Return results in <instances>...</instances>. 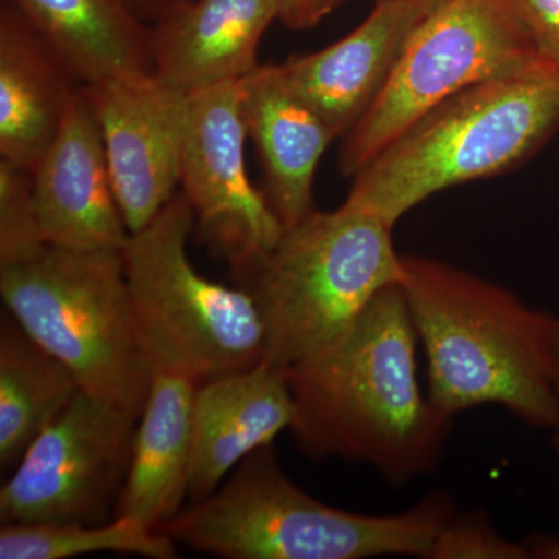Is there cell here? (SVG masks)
<instances>
[{"label": "cell", "mask_w": 559, "mask_h": 559, "mask_svg": "<svg viewBox=\"0 0 559 559\" xmlns=\"http://www.w3.org/2000/svg\"><path fill=\"white\" fill-rule=\"evenodd\" d=\"M240 81L190 95V123L180 164L179 187L202 238L248 275L282 238V223L246 165Z\"/></svg>", "instance_id": "obj_10"}, {"label": "cell", "mask_w": 559, "mask_h": 559, "mask_svg": "<svg viewBox=\"0 0 559 559\" xmlns=\"http://www.w3.org/2000/svg\"><path fill=\"white\" fill-rule=\"evenodd\" d=\"M72 370L32 340L11 314L0 325V466L11 469L79 395Z\"/></svg>", "instance_id": "obj_20"}, {"label": "cell", "mask_w": 559, "mask_h": 559, "mask_svg": "<svg viewBox=\"0 0 559 559\" xmlns=\"http://www.w3.org/2000/svg\"><path fill=\"white\" fill-rule=\"evenodd\" d=\"M44 246L33 171L0 159V266L31 259Z\"/></svg>", "instance_id": "obj_22"}, {"label": "cell", "mask_w": 559, "mask_h": 559, "mask_svg": "<svg viewBox=\"0 0 559 559\" xmlns=\"http://www.w3.org/2000/svg\"><path fill=\"white\" fill-rule=\"evenodd\" d=\"M528 559H559V536L550 533H532L522 539Z\"/></svg>", "instance_id": "obj_27"}, {"label": "cell", "mask_w": 559, "mask_h": 559, "mask_svg": "<svg viewBox=\"0 0 559 559\" xmlns=\"http://www.w3.org/2000/svg\"><path fill=\"white\" fill-rule=\"evenodd\" d=\"M197 227L178 191L121 250L131 318L154 371L194 384L252 369L266 358V329L255 297L197 271L189 240Z\"/></svg>", "instance_id": "obj_6"}, {"label": "cell", "mask_w": 559, "mask_h": 559, "mask_svg": "<svg viewBox=\"0 0 559 559\" xmlns=\"http://www.w3.org/2000/svg\"><path fill=\"white\" fill-rule=\"evenodd\" d=\"M539 58L513 0H441L412 32L380 97L342 138L341 175L353 179L439 103Z\"/></svg>", "instance_id": "obj_8"}, {"label": "cell", "mask_w": 559, "mask_h": 559, "mask_svg": "<svg viewBox=\"0 0 559 559\" xmlns=\"http://www.w3.org/2000/svg\"><path fill=\"white\" fill-rule=\"evenodd\" d=\"M44 242L121 252L130 238L110 176L100 124L83 86L33 171Z\"/></svg>", "instance_id": "obj_12"}, {"label": "cell", "mask_w": 559, "mask_h": 559, "mask_svg": "<svg viewBox=\"0 0 559 559\" xmlns=\"http://www.w3.org/2000/svg\"><path fill=\"white\" fill-rule=\"evenodd\" d=\"M540 57L559 72V0H513Z\"/></svg>", "instance_id": "obj_24"}, {"label": "cell", "mask_w": 559, "mask_h": 559, "mask_svg": "<svg viewBox=\"0 0 559 559\" xmlns=\"http://www.w3.org/2000/svg\"><path fill=\"white\" fill-rule=\"evenodd\" d=\"M83 90L100 124L121 215L134 234L178 193L190 95L154 73Z\"/></svg>", "instance_id": "obj_11"}, {"label": "cell", "mask_w": 559, "mask_h": 559, "mask_svg": "<svg viewBox=\"0 0 559 559\" xmlns=\"http://www.w3.org/2000/svg\"><path fill=\"white\" fill-rule=\"evenodd\" d=\"M178 544L131 518L103 524H3L2 559H68L92 554L139 555L150 559L179 558Z\"/></svg>", "instance_id": "obj_21"}, {"label": "cell", "mask_w": 559, "mask_h": 559, "mask_svg": "<svg viewBox=\"0 0 559 559\" xmlns=\"http://www.w3.org/2000/svg\"><path fill=\"white\" fill-rule=\"evenodd\" d=\"M559 130V72L540 57L433 106L353 176L348 200L395 227L433 194L516 170Z\"/></svg>", "instance_id": "obj_4"}, {"label": "cell", "mask_w": 559, "mask_h": 559, "mask_svg": "<svg viewBox=\"0 0 559 559\" xmlns=\"http://www.w3.org/2000/svg\"><path fill=\"white\" fill-rule=\"evenodd\" d=\"M417 348L400 283L381 290L341 336L285 370L299 450L366 463L392 487L436 473L454 418L421 389Z\"/></svg>", "instance_id": "obj_1"}, {"label": "cell", "mask_w": 559, "mask_h": 559, "mask_svg": "<svg viewBox=\"0 0 559 559\" xmlns=\"http://www.w3.org/2000/svg\"><path fill=\"white\" fill-rule=\"evenodd\" d=\"M241 114L263 171V193L283 229L314 212L316 173L333 132L290 90L278 64H259L240 80Z\"/></svg>", "instance_id": "obj_15"}, {"label": "cell", "mask_w": 559, "mask_h": 559, "mask_svg": "<svg viewBox=\"0 0 559 559\" xmlns=\"http://www.w3.org/2000/svg\"><path fill=\"white\" fill-rule=\"evenodd\" d=\"M135 417L80 390L0 489L3 524H103L130 468Z\"/></svg>", "instance_id": "obj_9"}, {"label": "cell", "mask_w": 559, "mask_h": 559, "mask_svg": "<svg viewBox=\"0 0 559 559\" xmlns=\"http://www.w3.org/2000/svg\"><path fill=\"white\" fill-rule=\"evenodd\" d=\"M58 51L81 86L153 75L151 28L127 0H9Z\"/></svg>", "instance_id": "obj_19"}, {"label": "cell", "mask_w": 559, "mask_h": 559, "mask_svg": "<svg viewBox=\"0 0 559 559\" xmlns=\"http://www.w3.org/2000/svg\"><path fill=\"white\" fill-rule=\"evenodd\" d=\"M345 0H275L278 21L290 31H310Z\"/></svg>", "instance_id": "obj_25"}, {"label": "cell", "mask_w": 559, "mask_h": 559, "mask_svg": "<svg viewBox=\"0 0 559 559\" xmlns=\"http://www.w3.org/2000/svg\"><path fill=\"white\" fill-rule=\"evenodd\" d=\"M274 21L275 0H193L150 25L154 75L189 95L240 81Z\"/></svg>", "instance_id": "obj_16"}, {"label": "cell", "mask_w": 559, "mask_h": 559, "mask_svg": "<svg viewBox=\"0 0 559 559\" xmlns=\"http://www.w3.org/2000/svg\"><path fill=\"white\" fill-rule=\"evenodd\" d=\"M403 267L430 401L451 418L498 406L530 428L550 430L559 316L447 261L403 255Z\"/></svg>", "instance_id": "obj_2"}, {"label": "cell", "mask_w": 559, "mask_h": 559, "mask_svg": "<svg viewBox=\"0 0 559 559\" xmlns=\"http://www.w3.org/2000/svg\"><path fill=\"white\" fill-rule=\"evenodd\" d=\"M127 2L140 20L146 25H154L193 0H127Z\"/></svg>", "instance_id": "obj_26"}, {"label": "cell", "mask_w": 559, "mask_h": 559, "mask_svg": "<svg viewBox=\"0 0 559 559\" xmlns=\"http://www.w3.org/2000/svg\"><path fill=\"white\" fill-rule=\"evenodd\" d=\"M193 381L154 371L116 516L159 530L182 511L193 454Z\"/></svg>", "instance_id": "obj_18"}, {"label": "cell", "mask_w": 559, "mask_h": 559, "mask_svg": "<svg viewBox=\"0 0 559 559\" xmlns=\"http://www.w3.org/2000/svg\"><path fill=\"white\" fill-rule=\"evenodd\" d=\"M428 559H528L522 540L506 538L485 510L459 513L447 522Z\"/></svg>", "instance_id": "obj_23"}, {"label": "cell", "mask_w": 559, "mask_h": 559, "mask_svg": "<svg viewBox=\"0 0 559 559\" xmlns=\"http://www.w3.org/2000/svg\"><path fill=\"white\" fill-rule=\"evenodd\" d=\"M0 296L22 330L81 390L140 418L153 378L132 323L123 257L46 245L0 266Z\"/></svg>", "instance_id": "obj_7"}, {"label": "cell", "mask_w": 559, "mask_h": 559, "mask_svg": "<svg viewBox=\"0 0 559 559\" xmlns=\"http://www.w3.org/2000/svg\"><path fill=\"white\" fill-rule=\"evenodd\" d=\"M393 229L347 198L283 231L241 278L263 316L264 362L288 370L341 336L381 290L400 285Z\"/></svg>", "instance_id": "obj_5"}, {"label": "cell", "mask_w": 559, "mask_h": 559, "mask_svg": "<svg viewBox=\"0 0 559 559\" xmlns=\"http://www.w3.org/2000/svg\"><path fill=\"white\" fill-rule=\"evenodd\" d=\"M555 421L549 432L551 433V447H554L555 455L559 460V322L557 331V341H555Z\"/></svg>", "instance_id": "obj_28"}, {"label": "cell", "mask_w": 559, "mask_h": 559, "mask_svg": "<svg viewBox=\"0 0 559 559\" xmlns=\"http://www.w3.org/2000/svg\"><path fill=\"white\" fill-rule=\"evenodd\" d=\"M293 419L286 371L267 362L198 384L189 498L213 495L242 460L289 430Z\"/></svg>", "instance_id": "obj_14"}, {"label": "cell", "mask_w": 559, "mask_h": 559, "mask_svg": "<svg viewBox=\"0 0 559 559\" xmlns=\"http://www.w3.org/2000/svg\"><path fill=\"white\" fill-rule=\"evenodd\" d=\"M455 511L444 491L428 492L400 513L334 509L286 476L271 444L159 532L187 549L226 559L429 558Z\"/></svg>", "instance_id": "obj_3"}, {"label": "cell", "mask_w": 559, "mask_h": 559, "mask_svg": "<svg viewBox=\"0 0 559 559\" xmlns=\"http://www.w3.org/2000/svg\"><path fill=\"white\" fill-rule=\"evenodd\" d=\"M81 84L9 0L0 3V159L35 171Z\"/></svg>", "instance_id": "obj_17"}, {"label": "cell", "mask_w": 559, "mask_h": 559, "mask_svg": "<svg viewBox=\"0 0 559 559\" xmlns=\"http://www.w3.org/2000/svg\"><path fill=\"white\" fill-rule=\"evenodd\" d=\"M440 2L377 0L345 38L278 64L283 76L334 138H344L380 97L412 32Z\"/></svg>", "instance_id": "obj_13"}]
</instances>
